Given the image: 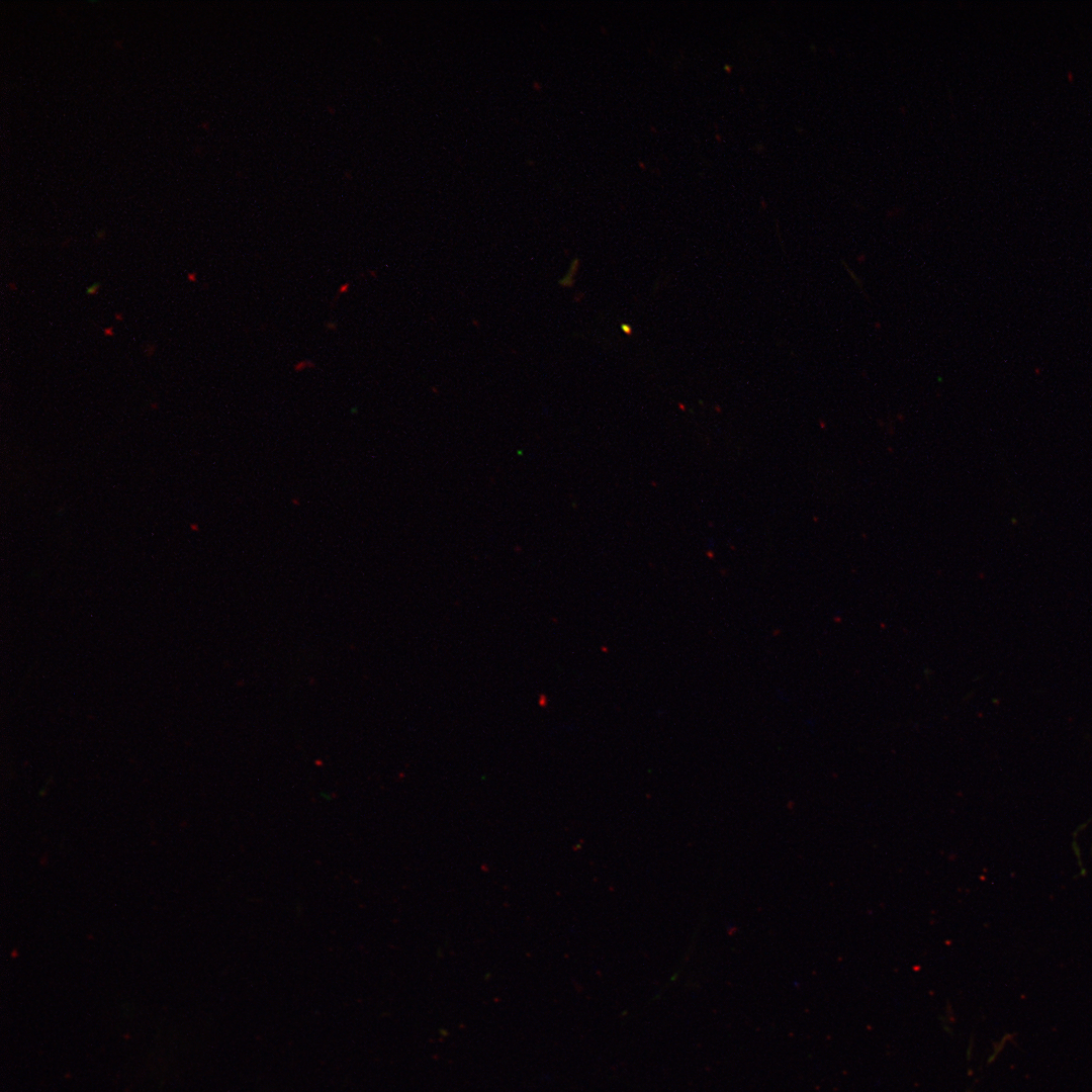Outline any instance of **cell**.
Returning <instances> with one entry per match:
<instances>
[{
	"label": "cell",
	"instance_id": "3",
	"mask_svg": "<svg viewBox=\"0 0 1092 1092\" xmlns=\"http://www.w3.org/2000/svg\"><path fill=\"white\" fill-rule=\"evenodd\" d=\"M195 275H196L195 273H189L187 277H188L189 280L195 281L196 280Z\"/></svg>",
	"mask_w": 1092,
	"mask_h": 1092
},
{
	"label": "cell",
	"instance_id": "2",
	"mask_svg": "<svg viewBox=\"0 0 1092 1092\" xmlns=\"http://www.w3.org/2000/svg\"><path fill=\"white\" fill-rule=\"evenodd\" d=\"M103 334H104L105 336H113V335H114V329H113V327H109V328H106V329H104V330H103Z\"/></svg>",
	"mask_w": 1092,
	"mask_h": 1092
},
{
	"label": "cell",
	"instance_id": "1",
	"mask_svg": "<svg viewBox=\"0 0 1092 1092\" xmlns=\"http://www.w3.org/2000/svg\"><path fill=\"white\" fill-rule=\"evenodd\" d=\"M100 287H101L100 282H94L93 284L89 285L86 288L85 292H86L87 295L93 296V295H96L99 292Z\"/></svg>",
	"mask_w": 1092,
	"mask_h": 1092
},
{
	"label": "cell",
	"instance_id": "4",
	"mask_svg": "<svg viewBox=\"0 0 1092 1092\" xmlns=\"http://www.w3.org/2000/svg\"><path fill=\"white\" fill-rule=\"evenodd\" d=\"M122 315H123V314H122L121 312H116V313H115V318H116L117 321H121V320L123 318V316H122Z\"/></svg>",
	"mask_w": 1092,
	"mask_h": 1092
}]
</instances>
